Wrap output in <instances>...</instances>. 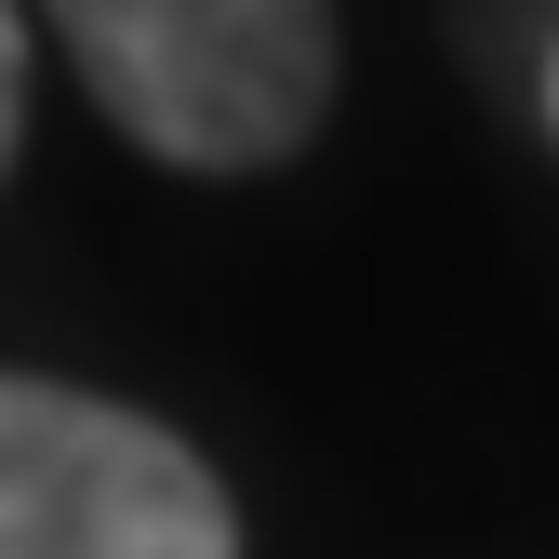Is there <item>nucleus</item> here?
Segmentation results:
<instances>
[{"label": "nucleus", "instance_id": "obj_1", "mask_svg": "<svg viewBox=\"0 0 559 559\" xmlns=\"http://www.w3.org/2000/svg\"><path fill=\"white\" fill-rule=\"evenodd\" d=\"M94 107L174 174H266L333 120V0H40Z\"/></svg>", "mask_w": 559, "mask_h": 559}, {"label": "nucleus", "instance_id": "obj_2", "mask_svg": "<svg viewBox=\"0 0 559 559\" xmlns=\"http://www.w3.org/2000/svg\"><path fill=\"white\" fill-rule=\"evenodd\" d=\"M0 559H240V507L160 413L0 373Z\"/></svg>", "mask_w": 559, "mask_h": 559}, {"label": "nucleus", "instance_id": "obj_3", "mask_svg": "<svg viewBox=\"0 0 559 559\" xmlns=\"http://www.w3.org/2000/svg\"><path fill=\"white\" fill-rule=\"evenodd\" d=\"M14 133H27V14L0 0V174H14Z\"/></svg>", "mask_w": 559, "mask_h": 559}, {"label": "nucleus", "instance_id": "obj_4", "mask_svg": "<svg viewBox=\"0 0 559 559\" xmlns=\"http://www.w3.org/2000/svg\"><path fill=\"white\" fill-rule=\"evenodd\" d=\"M546 133H559V53H546Z\"/></svg>", "mask_w": 559, "mask_h": 559}]
</instances>
